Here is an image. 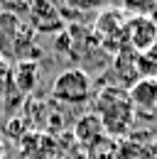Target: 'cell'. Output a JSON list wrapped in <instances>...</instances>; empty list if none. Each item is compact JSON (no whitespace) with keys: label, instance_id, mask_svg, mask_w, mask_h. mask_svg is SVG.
I'll return each mask as SVG.
<instances>
[{"label":"cell","instance_id":"5b68a950","mask_svg":"<svg viewBox=\"0 0 157 159\" xmlns=\"http://www.w3.org/2000/svg\"><path fill=\"white\" fill-rule=\"evenodd\" d=\"M123 12L118 7H111L106 12H101L96 25V34L101 42H108V39H123L125 42V22L120 17Z\"/></svg>","mask_w":157,"mask_h":159},{"label":"cell","instance_id":"3957f363","mask_svg":"<svg viewBox=\"0 0 157 159\" xmlns=\"http://www.w3.org/2000/svg\"><path fill=\"white\" fill-rule=\"evenodd\" d=\"M125 42L137 54H145L157 42V22L147 15H133L125 22Z\"/></svg>","mask_w":157,"mask_h":159},{"label":"cell","instance_id":"277c9868","mask_svg":"<svg viewBox=\"0 0 157 159\" xmlns=\"http://www.w3.org/2000/svg\"><path fill=\"white\" fill-rule=\"evenodd\" d=\"M128 98L137 115L150 118L152 113H157V79H137L128 91Z\"/></svg>","mask_w":157,"mask_h":159},{"label":"cell","instance_id":"7a4b0ae2","mask_svg":"<svg viewBox=\"0 0 157 159\" xmlns=\"http://www.w3.org/2000/svg\"><path fill=\"white\" fill-rule=\"evenodd\" d=\"M52 96L64 103H86L91 98V76L83 69H66L61 71L52 83Z\"/></svg>","mask_w":157,"mask_h":159},{"label":"cell","instance_id":"6da1fadb","mask_svg":"<svg viewBox=\"0 0 157 159\" xmlns=\"http://www.w3.org/2000/svg\"><path fill=\"white\" fill-rule=\"evenodd\" d=\"M96 115L108 135H125L135 120L133 103L120 86H106L96 96Z\"/></svg>","mask_w":157,"mask_h":159},{"label":"cell","instance_id":"8992f818","mask_svg":"<svg viewBox=\"0 0 157 159\" xmlns=\"http://www.w3.org/2000/svg\"><path fill=\"white\" fill-rule=\"evenodd\" d=\"M76 137L83 144H96L103 139V125H101L96 113H88L76 122Z\"/></svg>","mask_w":157,"mask_h":159},{"label":"cell","instance_id":"52a82bcc","mask_svg":"<svg viewBox=\"0 0 157 159\" xmlns=\"http://www.w3.org/2000/svg\"><path fill=\"white\" fill-rule=\"evenodd\" d=\"M106 0H64V5L71 10V12H91V10H98Z\"/></svg>","mask_w":157,"mask_h":159},{"label":"cell","instance_id":"ba28073f","mask_svg":"<svg viewBox=\"0 0 157 159\" xmlns=\"http://www.w3.org/2000/svg\"><path fill=\"white\" fill-rule=\"evenodd\" d=\"M0 159H5V139L0 137Z\"/></svg>","mask_w":157,"mask_h":159},{"label":"cell","instance_id":"9c48e42d","mask_svg":"<svg viewBox=\"0 0 157 159\" xmlns=\"http://www.w3.org/2000/svg\"><path fill=\"white\" fill-rule=\"evenodd\" d=\"M152 159H157V154H155V157H152Z\"/></svg>","mask_w":157,"mask_h":159}]
</instances>
